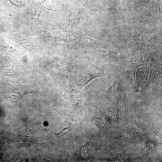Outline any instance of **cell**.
<instances>
[{
  "label": "cell",
  "instance_id": "obj_13",
  "mask_svg": "<svg viewBox=\"0 0 162 162\" xmlns=\"http://www.w3.org/2000/svg\"><path fill=\"white\" fill-rule=\"evenodd\" d=\"M13 5L17 8L25 7L27 5L26 0H8Z\"/></svg>",
  "mask_w": 162,
  "mask_h": 162
},
{
  "label": "cell",
  "instance_id": "obj_12",
  "mask_svg": "<svg viewBox=\"0 0 162 162\" xmlns=\"http://www.w3.org/2000/svg\"><path fill=\"white\" fill-rule=\"evenodd\" d=\"M83 16L78 12L76 16L66 22L57 24L56 26L64 32L71 33L81 26L82 22Z\"/></svg>",
  "mask_w": 162,
  "mask_h": 162
},
{
  "label": "cell",
  "instance_id": "obj_15",
  "mask_svg": "<svg viewBox=\"0 0 162 162\" xmlns=\"http://www.w3.org/2000/svg\"><path fill=\"white\" fill-rule=\"evenodd\" d=\"M152 0H138V2L141 8H143L145 5L146 4Z\"/></svg>",
  "mask_w": 162,
  "mask_h": 162
},
{
  "label": "cell",
  "instance_id": "obj_11",
  "mask_svg": "<svg viewBox=\"0 0 162 162\" xmlns=\"http://www.w3.org/2000/svg\"><path fill=\"white\" fill-rule=\"evenodd\" d=\"M70 101L73 106L79 109L82 106L81 93L73 83L69 80L67 87Z\"/></svg>",
  "mask_w": 162,
  "mask_h": 162
},
{
  "label": "cell",
  "instance_id": "obj_4",
  "mask_svg": "<svg viewBox=\"0 0 162 162\" xmlns=\"http://www.w3.org/2000/svg\"><path fill=\"white\" fill-rule=\"evenodd\" d=\"M152 50L135 53L131 55L125 62L123 67L134 68L148 66L156 57Z\"/></svg>",
  "mask_w": 162,
  "mask_h": 162
},
{
  "label": "cell",
  "instance_id": "obj_7",
  "mask_svg": "<svg viewBox=\"0 0 162 162\" xmlns=\"http://www.w3.org/2000/svg\"><path fill=\"white\" fill-rule=\"evenodd\" d=\"M9 38L27 50L33 48L34 43L32 37L22 30L13 31L9 34Z\"/></svg>",
  "mask_w": 162,
  "mask_h": 162
},
{
  "label": "cell",
  "instance_id": "obj_2",
  "mask_svg": "<svg viewBox=\"0 0 162 162\" xmlns=\"http://www.w3.org/2000/svg\"><path fill=\"white\" fill-rule=\"evenodd\" d=\"M69 39L71 45L78 42L86 47L98 50L113 49L110 44L90 38L81 30L75 31L71 34Z\"/></svg>",
  "mask_w": 162,
  "mask_h": 162
},
{
  "label": "cell",
  "instance_id": "obj_5",
  "mask_svg": "<svg viewBox=\"0 0 162 162\" xmlns=\"http://www.w3.org/2000/svg\"><path fill=\"white\" fill-rule=\"evenodd\" d=\"M162 64L161 58H156L149 65V68L148 81L143 88H156L162 83Z\"/></svg>",
  "mask_w": 162,
  "mask_h": 162
},
{
  "label": "cell",
  "instance_id": "obj_10",
  "mask_svg": "<svg viewBox=\"0 0 162 162\" xmlns=\"http://www.w3.org/2000/svg\"><path fill=\"white\" fill-rule=\"evenodd\" d=\"M136 69L124 67L120 69L118 77L122 85L128 89L132 86L135 80Z\"/></svg>",
  "mask_w": 162,
  "mask_h": 162
},
{
  "label": "cell",
  "instance_id": "obj_3",
  "mask_svg": "<svg viewBox=\"0 0 162 162\" xmlns=\"http://www.w3.org/2000/svg\"><path fill=\"white\" fill-rule=\"evenodd\" d=\"M6 97L12 103H16L25 95L30 93H35L34 87L31 85H14L7 84L4 87Z\"/></svg>",
  "mask_w": 162,
  "mask_h": 162
},
{
  "label": "cell",
  "instance_id": "obj_8",
  "mask_svg": "<svg viewBox=\"0 0 162 162\" xmlns=\"http://www.w3.org/2000/svg\"><path fill=\"white\" fill-rule=\"evenodd\" d=\"M149 66L143 67L136 69L134 81L132 86L134 91L138 92L147 83L148 78Z\"/></svg>",
  "mask_w": 162,
  "mask_h": 162
},
{
  "label": "cell",
  "instance_id": "obj_6",
  "mask_svg": "<svg viewBox=\"0 0 162 162\" xmlns=\"http://www.w3.org/2000/svg\"><path fill=\"white\" fill-rule=\"evenodd\" d=\"M45 2V0L43 1H35L32 2L30 7V12L29 14V23L31 30L33 29V27L37 21L39 20L40 16L42 12V10L45 9L52 11H56L60 8L53 10L45 7L44 3Z\"/></svg>",
  "mask_w": 162,
  "mask_h": 162
},
{
  "label": "cell",
  "instance_id": "obj_9",
  "mask_svg": "<svg viewBox=\"0 0 162 162\" xmlns=\"http://www.w3.org/2000/svg\"><path fill=\"white\" fill-rule=\"evenodd\" d=\"M99 50L105 53L110 60L122 66L131 55L127 52L118 49Z\"/></svg>",
  "mask_w": 162,
  "mask_h": 162
},
{
  "label": "cell",
  "instance_id": "obj_1",
  "mask_svg": "<svg viewBox=\"0 0 162 162\" xmlns=\"http://www.w3.org/2000/svg\"><path fill=\"white\" fill-rule=\"evenodd\" d=\"M103 70L100 67L88 62L71 65L66 73V77L79 89H81L93 79L105 76Z\"/></svg>",
  "mask_w": 162,
  "mask_h": 162
},
{
  "label": "cell",
  "instance_id": "obj_14",
  "mask_svg": "<svg viewBox=\"0 0 162 162\" xmlns=\"http://www.w3.org/2000/svg\"><path fill=\"white\" fill-rule=\"evenodd\" d=\"M61 115V114H60ZM64 118L66 119L69 122V125L66 128H64L60 132L58 133H55L57 135H62L67 133L68 132L70 131L72 128V123L69 121V120L68 118H66L64 117H63Z\"/></svg>",
  "mask_w": 162,
  "mask_h": 162
}]
</instances>
